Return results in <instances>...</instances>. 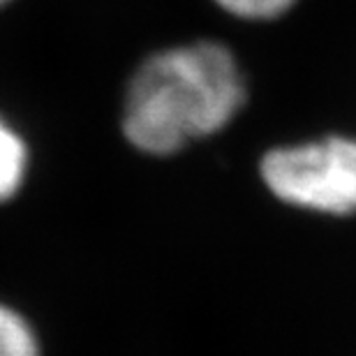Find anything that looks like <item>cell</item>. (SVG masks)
<instances>
[{
	"label": "cell",
	"instance_id": "1",
	"mask_svg": "<svg viewBox=\"0 0 356 356\" xmlns=\"http://www.w3.org/2000/svg\"><path fill=\"white\" fill-rule=\"evenodd\" d=\"M245 104V79L220 42H192L155 51L130 76L123 134L148 155H174L211 137Z\"/></svg>",
	"mask_w": 356,
	"mask_h": 356
},
{
	"label": "cell",
	"instance_id": "2",
	"mask_svg": "<svg viewBox=\"0 0 356 356\" xmlns=\"http://www.w3.org/2000/svg\"><path fill=\"white\" fill-rule=\"evenodd\" d=\"M261 181L273 197L296 209L352 216L356 213V139L324 137L277 146L261 158Z\"/></svg>",
	"mask_w": 356,
	"mask_h": 356
},
{
	"label": "cell",
	"instance_id": "3",
	"mask_svg": "<svg viewBox=\"0 0 356 356\" xmlns=\"http://www.w3.org/2000/svg\"><path fill=\"white\" fill-rule=\"evenodd\" d=\"M28 172V146L21 134L0 116V204L21 190Z\"/></svg>",
	"mask_w": 356,
	"mask_h": 356
},
{
	"label": "cell",
	"instance_id": "4",
	"mask_svg": "<svg viewBox=\"0 0 356 356\" xmlns=\"http://www.w3.org/2000/svg\"><path fill=\"white\" fill-rule=\"evenodd\" d=\"M0 356H40L31 324L17 310L0 303Z\"/></svg>",
	"mask_w": 356,
	"mask_h": 356
},
{
	"label": "cell",
	"instance_id": "5",
	"mask_svg": "<svg viewBox=\"0 0 356 356\" xmlns=\"http://www.w3.org/2000/svg\"><path fill=\"white\" fill-rule=\"evenodd\" d=\"M216 3L238 19L266 21L284 14L296 0H216Z\"/></svg>",
	"mask_w": 356,
	"mask_h": 356
},
{
	"label": "cell",
	"instance_id": "6",
	"mask_svg": "<svg viewBox=\"0 0 356 356\" xmlns=\"http://www.w3.org/2000/svg\"><path fill=\"white\" fill-rule=\"evenodd\" d=\"M10 3H14V0H0V10H3V7H7Z\"/></svg>",
	"mask_w": 356,
	"mask_h": 356
}]
</instances>
